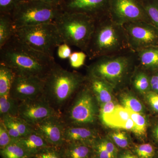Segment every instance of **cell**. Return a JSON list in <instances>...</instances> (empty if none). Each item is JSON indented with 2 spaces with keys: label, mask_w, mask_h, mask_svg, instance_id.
Segmentation results:
<instances>
[{
  "label": "cell",
  "mask_w": 158,
  "mask_h": 158,
  "mask_svg": "<svg viewBox=\"0 0 158 158\" xmlns=\"http://www.w3.org/2000/svg\"></svg>",
  "instance_id": "46"
},
{
  "label": "cell",
  "mask_w": 158,
  "mask_h": 158,
  "mask_svg": "<svg viewBox=\"0 0 158 158\" xmlns=\"http://www.w3.org/2000/svg\"><path fill=\"white\" fill-rule=\"evenodd\" d=\"M21 1H38L48 3L55 6H59L62 0H21Z\"/></svg>",
  "instance_id": "43"
},
{
  "label": "cell",
  "mask_w": 158,
  "mask_h": 158,
  "mask_svg": "<svg viewBox=\"0 0 158 158\" xmlns=\"http://www.w3.org/2000/svg\"><path fill=\"white\" fill-rule=\"evenodd\" d=\"M150 84L153 91L158 94V73L153 75L150 78Z\"/></svg>",
  "instance_id": "41"
},
{
  "label": "cell",
  "mask_w": 158,
  "mask_h": 158,
  "mask_svg": "<svg viewBox=\"0 0 158 158\" xmlns=\"http://www.w3.org/2000/svg\"><path fill=\"white\" fill-rule=\"evenodd\" d=\"M1 119L6 125V128L8 130V132L12 139V141H17L20 138H22L19 132L7 118H5L4 116H1Z\"/></svg>",
  "instance_id": "36"
},
{
  "label": "cell",
  "mask_w": 158,
  "mask_h": 158,
  "mask_svg": "<svg viewBox=\"0 0 158 158\" xmlns=\"http://www.w3.org/2000/svg\"><path fill=\"white\" fill-rule=\"evenodd\" d=\"M110 0H62L59 7L63 12L85 14L98 20L107 15Z\"/></svg>",
  "instance_id": "14"
},
{
  "label": "cell",
  "mask_w": 158,
  "mask_h": 158,
  "mask_svg": "<svg viewBox=\"0 0 158 158\" xmlns=\"http://www.w3.org/2000/svg\"><path fill=\"white\" fill-rule=\"evenodd\" d=\"M146 94L149 105L154 110L158 113V94L153 91H149Z\"/></svg>",
  "instance_id": "38"
},
{
  "label": "cell",
  "mask_w": 158,
  "mask_h": 158,
  "mask_svg": "<svg viewBox=\"0 0 158 158\" xmlns=\"http://www.w3.org/2000/svg\"><path fill=\"white\" fill-rule=\"evenodd\" d=\"M64 138L65 142L92 145L98 139V133L95 130L88 126L66 125Z\"/></svg>",
  "instance_id": "15"
},
{
  "label": "cell",
  "mask_w": 158,
  "mask_h": 158,
  "mask_svg": "<svg viewBox=\"0 0 158 158\" xmlns=\"http://www.w3.org/2000/svg\"><path fill=\"white\" fill-rule=\"evenodd\" d=\"M87 86L93 94L99 106L113 100V87L102 79L88 75Z\"/></svg>",
  "instance_id": "16"
},
{
  "label": "cell",
  "mask_w": 158,
  "mask_h": 158,
  "mask_svg": "<svg viewBox=\"0 0 158 158\" xmlns=\"http://www.w3.org/2000/svg\"><path fill=\"white\" fill-rule=\"evenodd\" d=\"M122 27L132 52L136 53L143 49L158 46V29L152 24L138 22Z\"/></svg>",
  "instance_id": "10"
},
{
  "label": "cell",
  "mask_w": 158,
  "mask_h": 158,
  "mask_svg": "<svg viewBox=\"0 0 158 158\" xmlns=\"http://www.w3.org/2000/svg\"><path fill=\"white\" fill-rule=\"evenodd\" d=\"M15 141L22 146L26 152L33 158L44 148L50 146L34 130L28 135L20 138Z\"/></svg>",
  "instance_id": "18"
},
{
  "label": "cell",
  "mask_w": 158,
  "mask_h": 158,
  "mask_svg": "<svg viewBox=\"0 0 158 158\" xmlns=\"http://www.w3.org/2000/svg\"><path fill=\"white\" fill-rule=\"evenodd\" d=\"M108 16L114 22L123 26L128 23H150L141 0H110Z\"/></svg>",
  "instance_id": "9"
},
{
  "label": "cell",
  "mask_w": 158,
  "mask_h": 158,
  "mask_svg": "<svg viewBox=\"0 0 158 158\" xmlns=\"http://www.w3.org/2000/svg\"><path fill=\"white\" fill-rule=\"evenodd\" d=\"M20 102L9 94L0 96V114L17 117L19 113Z\"/></svg>",
  "instance_id": "22"
},
{
  "label": "cell",
  "mask_w": 158,
  "mask_h": 158,
  "mask_svg": "<svg viewBox=\"0 0 158 158\" xmlns=\"http://www.w3.org/2000/svg\"><path fill=\"white\" fill-rule=\"evenodd\" d=\"M59 6L38 1H21L11 15L15 29L54 23L62 13Z\"/></svg>",
  "instance_id": "6"
},
{
  "label": "cell",
  "mask_w": 158,
  "mask_h": 158,
  "mask_svg": "<svg viewBox=\"0 0 158 158\" xmlns=\"http://www.w3.org/2000/svg\"><path fill=\"white\" fill-rule=\"evenodd\" d=\"M134 88L142 94H146L150 91V78L143 71L138 72L134 77L133 81Z\"/></svg>",
  "instance_id": "26"
},
{
  "label": "cell",
  "mask_w": 158,
  "mask_h": 158,
  "mask_svg": "<svg viewBox=\"0 0 158 158\" xmlns=\"http://www.w3.org/2000/svg\"><path fill=\"white\" fill-rule=\"evenodd\" d=\"M136 53L137 60L143 68L152 70L158 69V46L143 49Z\"/></svg>",
  "instance_id": "20"
},
{
  "label": "cell",
  "mask_w": 158,
  "mask_h": 158,
  "mask_svg": "<svg viewBox=\"0 0 158 158\" xmlns=\"http://www.w3.org/2000/svg\"><path fill=\"white\" fill-rule=\"evenodd\" d=\"M98 104L87 85L76 93L73 102L62 115L66 125L88 126L96 121L99 110Z\"/></svg>",
  "instance_id": "8"
},
{
  "label": "cell",
  "mask_w": 158,
  "mask_h": 158,
  "mask_svg": "<svg viewBox=\"0 0 158 158\" xmlns=\"http://www.w3.org/2000/svg\"><path fill=\"white\" fill-rule=\"evenodd\" d=\"M15 30L11 15L0 14V48L14 36Z\"/></svg>",
  "instance_id": "21"
},
{
  "label": "cell",
  "mask_w": 158,
  "mask_h": 158,
  "mask_svg": "<svg viewBox=\"0 0 158 158\" xmlns=\"http://www.w3.org/2000/svg\"><path fill=\"white\" fill-rule=\"evenodd\" d=\"M116 106L115 102L112 100L100 106V109L99 110V116L111 113L115 109Z\"/></svg>",
  "instance_id": "39"
},
{
  "label": "cell",
  "mask_w": 158,
  "mask_h": 158,
  "mask_svg": "<svg viewBox=\"0 0 158 158\" xmlns=\"http://www.w3.org/2000/svg\"><path fill=\"white\" fill-rule=\"evenodd\" d=\"M58 56L61 59L69 58L71 55L69 46L65 43L62 44L58 48Z\"/></svg>",
  "instance_id": "40"
},
{
  "label": "cell",
  "mask_w": 158,
  "mask_h": 158,
  "mask_svg": "<svg viewBox=\"0 0 158 158\" xmlns=\"http://www.w3.org/2000/svg\"><path fill=\"white\" fill-rule=\"evenodd\" d=\"M119 158H138V157L130 153H127L123 155Z\"/></svg>",
  "instance_id": "45"
},
{
  "label": "cell",
  "mask_w": 158,
  "mask_h": 158,
  "mask_svg": "<svg viewBox=\"0 0 158 158\" xmlns=\"http://www.w3.org/2000/svg\"><path fill=\"white\" fill-rule=\"evenodd\" d=\"M99 141L105 148V149L112 156L113 158L116 157L118 150L113 142L110 140H108L107 139L99 140Z\"/></svg>",
  "instance_id": "37"
},
{
  "label": "cell",
  "mask_w": 158,
  "mask_h": 158,
  "mask_svg": "<svg viewBox=\"0 0 158 158\" xmlns=\"http://www.w3.org/2000/svg\"><path fill=\"white\" fill-rule=\"evenodd\" d=\"M34 158H62L60 152V148L49 146L44 148L37 154Z\"/></svg>",
  "instance_id": "31"
},
{
  "label": "cell",
  "mask_w": 158,
  "mask_h": 158,
  "mask_svg": "<svg viewBox=\"0 0 158 158\" xmlns=\"http://www.w3.org/2000/svg\"><path fill=\"white\" fill-rule=\"evenodd\" d=\"M60 150L62 158H93V148L89 144L65 142Z\"/></svg>",
  "instance_id": "17"
},
{
  "label": "cell",
  "mask_w": 158,
  "mask_h": 158,
  "mask_svg": "<svg viewBox=\"0 0 158 158\" xmlns=\"http://www.w3.org/2000/svg\"><path fill=\"white\" fill-rule=\"evenodd\" d=\"M135 152L140 158H152L155 154L154 148L149 143L138 145L135 148Z\"/></svg>",
  "instance_id": "32"
},
{
  "label": "cell",
  "mask_w": 158,
  "mask_h": 158,
  "mask_svg": "<svg viewBox=\"0 0 158 158\" xmlns=\"http://www.w3.org/2000/svg\"><path fill=\"white\" fill-rule=\"evenodd\" d=\"M56 115L62 114L51 106L43 95L35 99L20 102L18 116L32 126Z\"/></svg>",
  "instance_id": "11"
},
{
  "label": "cell",
  "mask_w": 158,
  "mask_h": 158,
  "mask_svg": "<svg viewBox=\"0 0 158 158\" xmlns=\"http://www.w3.org/2000/svg\"><path fill=\"white\" fill-rule=\"evenodd\" d=\"M33 127L50 146L60 148L65 144L66 124L62 115L50 116Z\"/></svg>",
  "instance_id": "13"
},
{
  "label": "cell",
  "mask_w": 158,
  "mask_h": 158,
  "mask_svg": "<svg viewBox=\"0 0 158 158\" xmlns=\"http://www.w3.org/2000/svg\"><path fill=\"white\" fill-rule=\"evenodd\" d=\"M121 102L123 106L133 112L143 113V105L135 97L130 93H124L121 96Z\"/></svg>",
  "instance_id": "27"
},
{
  "label": "cell",
  "mask_w": 158,
  "mask_h": 158,
  "mask_svg": "<svg viewBox=\"0 0 158 158\" xmlns=\"http://www.w3.org/2000/svg\"><path fill=\"white\" fill-rule=\"evenodd\" d=\"M2 158H33L18 142L12 141L4 149L0 150Z\"/></svg>",
  "instance_id": "24"
},
{
  "label": "cell",
  "mask_w": 158,
  "mask_h": 158,
  "mask_svg": "<svg viewBox=\"0 0 158 158\" xmlns=\"http://www.w3.org/2000/svg\"><path fill=\"white\" fill-rule=\"evenodd\" d=\"M86 79L56 63L44 80L43 96L57 112L62 114V108L81 88Z\"/></svg>",
  "instance_id": "2"
},
{
  "label": "cell",
  "mask_w": 158,
  "mask_h": 158,
  "mask_svg": "<svg viewBox=\"0 0 158 158\" xmlns=\"http://www.w3.org/2000/svg\"><path fill=\"white\" fill-rule=\"evenodd\" d=\"M97 20L86 15L63 12L54 22L64 43L85 52Z\"/></svg>",
  "instance_id": "4"
},
{
  "label": "cell",
  "mask_w": 158,
  "mask_h": 158,
  "mask_svg": "<svg viewBox=\"0 0 158 158\" xmlns=\"http://www.w3.org/2000/svg\"><path fill=\"white\" fill-rule=\"evenodd\" d=\"M100 117L106 125L109 127L118 129H122L126 122L131 118L129 110L120 105H116L111 113Z\"/></svg>",
  "instance_id": "19"
},
{
  "label": "cell",
  "mask_w": 158,
  "mask_h": 158,
  "mask_svg": "<svg viewBox=\"0 0 158 158\" xmlns=\"http://www.w3.org/2000/svg\"><path fill=\"white\" fill-rule=\"evenodd\" d=\"M87 54L82 51L81 52H75L73 53L69 57V63L72 67L79 68L85 64Z\"/></svg>",
  "instance_id": "33"
},
{
  "label": "cell",
  "mask_w": 158,
  "mask_h": 158,
  "mask_svg": "<svg viewBox=\"0 0 158 158\" xmlns=\"http://www.w3.org/2000/svg\"><path fill=\"white\" fill-rule=\"evenodd\" d=\"M152 134L153 138L156 140L158 141V124L156 126V127L153 130Z\"/></svg>",
  "instance_id": "44"
},
{
  "label": "cell",
  "mask_w": 158,
  "mask_h": 158,
  "mask_svg": "<svg viewBox=\"0 0 158 158\" xmlns=\"http://www.w3.org/2000/svg\"><path fill=\"white\" fill-rule=\"evenodd\" d=\"M110 138L113 143L118 147L126 148L130 144L129 138L127 133L123 131H116L110 134Z\"/></svg>",
  "instance_id": "30"
},
{
  "label": "cell",
  "mask_w": 158,
  "mask_h": 158,
  "mask_svg": "<svg viewBox=\"0 0 158 158\" xmlns=\"http://www.w3.org/2000/svg\"><path fill=\"white\" fill-rule=\"evenodd\" d=\"M13 125L19 132L22 137H26L34 131V127L19 116L15 117L9 115H2Z\"/></svg>",
  "instance_id": "28"
},
{
  "label": "cell",
  "mask_w": 158,
  "mask_h": 158,
  "mask_svg": "<svg viewBox=\"0 0 158 158\" xmlns=\"http://www.w3.org/2000/svg\"><path fill=\"white\" fill-rule=\"evenodd\" d=\"M44 87L42 79L15 75L9 95L20 102L35 99L43 95Z\"/></svg>",
  "instance_id": "12"
},
{
  "label": "cell",
  "mask_w": 158,
  "mask_h": 158,
  "mask_svg": "<svg viewBox=\"0 0 158 158\" xmlns=\"http://www.w3.org/2000/svg\"><path fill=\"white\" fill-rule=\"evenodd\" d=\"M21 0H0V14L10 15Z\"/></svg>",
  "instance_id": "35"
},
{
  "label": "cell",
  "mask_w": 158,
  "mask_h": 158,
  "mask_svg": "<svg viewBox=\"0 0 158 158\" xmlns=\"http://www.w3.org/2000/svg\"><path fill=\"white\" fill-rule=\"evenodd\" d=\"M56 63L54 57L32 48L15 35L0 48V64L16 76L44 80Z\"/></svg>",
  "instance_id": "1"
},
{
  "label": "cell",
  "mask_w": 158,
  "mask_h": 158,
  "mask_svg": "<svg viewBox=\"0 0 158 158\" xmlns=\"http://www.w3.org/2000/svg\"><path fill=\"white\" fill-rule=\"evenodd\" d=\"M15 35L32 48L53 57L55 49L64 43L54 23L18 28Z\"/></svg>",
  "instance_id": "7"
},
{
  "label": "cell",
  "mask_w": 158,
  "mask_h": 158,
  "mask_svg": "<svg viewBox=\"0 0 158 158\" xmlns=\"http://www.w3.org/2000/svg\"><path fill=\"white\" fill-rule=\"evenodd\" d=\"M134 128H135V123L131 118L128 119L127 121L126 122L122 127V129L131 131L132 132L134 131Z\"/></svg>",
  "instance_id": "42"
},
{
  "label": "cell",
  "mask_w": 158,
  "mask_h": 158,
  "mask_svg": "<svg viewBox=\"0 0 158 158\" xmlns=\"http://www.w3.org/2000/svg\"><path fill=\"white\" fill-rule=\"evenodd\" d=\"M129 49L122 26L106 15L97 20L93 34L85 51L90 59L112 56Z\"/></svg>",
  "instance_id": "3"
},
{
  "label": "cell",
  "mask_w": 158,
  "mask_h": 158,
  "mask_svg": "<svg viewBox=\"0 0 158 158\" xmlns=\"http://www.w3.org/2000/svg\"><path fill=\"white\" fill-rule=\"evenodd\" d=\"M12 140L10 137L6 125L2 120H0V150L7 147Z\"/></svg>",
  "instance_id": "34"
},
{
  "label": "cell",
  "mask_w": 158,
  "mask_h": 158,
  "mask_svg": "<svg viewBox=\"0 0 158 158\" xmlns=\"http://www.w3.org/2000/svg\"><path fill=\"white\" fill-rule=\"evenodd\" d=\"M128 110L130 117L135 123V128L133 132L138 137H144L146 135L147 129V119L145 116L143 115V113H136Z\"/></svg>",
  "instance_id": "25"
},
{
  "label": "cell",
  "mask_w": 158,
  "mask_h": 158,
  "mask_svg": "<svg viewBox=\"0 0 158 158\" xmlns=\"http://www.w3.org/2000/svg\"><path fill=\"white\" fill-rule=\"evenodd\" d=\"M152 24L158 29V0H141Z\"/></svg>",
  "instance_id": "29"
},
{
  "label": "cell",
  "mask_w": 158,
  "mask_h": 158,
  "mask_svg": "<svg viewBox=\"0 0 158 158\" xmlns=\"http://www.w3.org/2000/svg\"><path fill=\"white\" fill-rule=\"evenodd\" d=\"M135 53L97 58L88 66V75L104 80L113 88L118 86L126 78L137 59Z\"/></svg>",
  "instance_id": "5"
},
{
  "label": "cell",
  "mask_w": 158,
  "mask_h": 158,
  "mask_svg": "<svg viewBox=\"0 0 158 158\" xmlns=\"http://www.w3.org/2000/svg\"><path fill=\"white\" fill-rule=\"evenodd\" d=\"M15 77L11 69L0 64V96L9 94Z\"/></svg>",
  "instance_id": "23"
}]
</instances>
